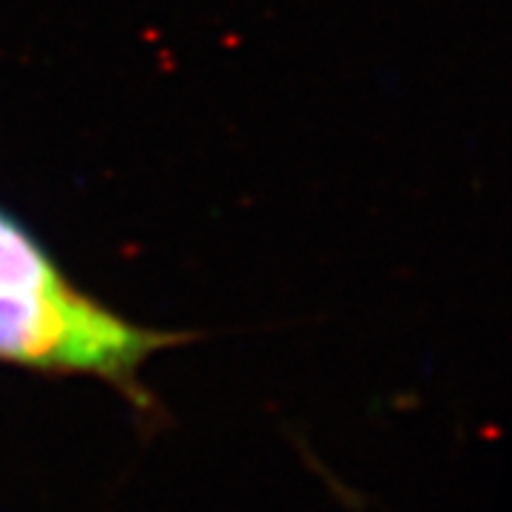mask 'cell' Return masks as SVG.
<instances>
[{
	"label": "cell",
	"instance_id": "cell-2",
	"mask_svg": "<svg viewBox=\"0 0 512 512\" xmlns=\"http://www.w3.org/2000/svg\"><path fill=\"white\" fill-rule=\"evenodd\" d=\"M63 282L52 259L18 222L0 214V293L55 291Z\"/></svg>",
	"mask_w": 512,
	"mask_h": 512
},
{
	"label": "cell",
	"instance_id": "cell-1",
	"mask_svg": "<svg viewBox=\"0 0 512 512\" xmlns=\"http://www.w3.org/2000/svg\"><path fill=\"white\" fill-rule=\"evenodd\" d=\"M171 342L174 336L137 328L69 285L0 293V359L9 362L123 376Z\"/></svg>",
	"mask_w": 512,
	"mask_h": 512
}]
</instances>
